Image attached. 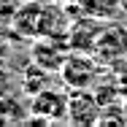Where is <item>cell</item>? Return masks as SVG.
I'll return each instance as SVG.
<instances>
[{
	"mask_svg": "<svg viewBox=\"0 0 127 127\" xmlns=\"http://www.w3.org/2000/svg\"><path fill=\"white\" fill-rule=\"evenodd\" d=\"M68 97L70 95H65L62 89L46 87L30 97V114L43 122H65L68 119Z\"/></svg>",
	"mask_w": 127,
	"mask_h": 127,
	"instance_id": "cell-1",
	"label": "cell"
},
{
	"mask_svg": "<svg viewBox=\"0 0 127 127\" xmlns=\"http://www.w3.org/2000/svg\"><path fill=\"white\" fill-rule=\"evenodd\" d=\"M100 114H103V105L95 95H89L87 89H76L70 92L68 97V119L70 125H95L100 122Z\"/></svg>",
	"mask_w": 127,
	"mask_h": 127,
	"instance_id": "cell-4",
	"label": "cell"
},
{
	"mask_svg": "<svg viewBox=\"0 0 127 127\" xmlns=\"http://www.w3.org/2000/svg\"><path fill=\"white\" fill-rule=\"evenodd\" d=\"M49 70H43L41 65H35V62H30L25 68V73H22V89H25L27 97H32V95H38L41 89H46L49 87Z\"/></svg>",
	"mask_w": 127,
	"mask_h": 127,
	"instance_id": "cell-7",
	"label": "cell"
},
{
	"mask_svg": "<svg viewBox=\"0 0 127 127\" xmlns=\"http://www.w3.org/2000/svg\"><path fill=\"white\" fill-rule=\"evenodd\" d=\"M81 5L89 19H100V22H111L122 14V0H81Z\"/></svg>",
	"mask_w": 127,
	"mask_h": 127,
	"instance_id": "cell-6",
	"label": "cell"
},
{
	"mask_svg": "<svg viewBox=\"0 0 127 127\" xmlns=\"http://www.w3.org/2000/svg\"><path fill=\"white\" fill-rule=\"evenodd\" d=\"M68 54H70V46L68 43H60L51 35H41L30 46V62L41 65L49 73H60L62 65H65V60H68Z\"/></svg>",
	"mask_w": 127,
	"mask_h": 127,
	"instance_id": "cell-2",
	"label": "cell"
},
{
	"mask_svg": "<svg viewBox=\"0 0 127 127\" xmlns=\"http://www.w3.org/2000/svg\"><path fill=\"white\" fill-rule=\"evenodd\" d=\"M60 73H62V78H65L68 87H73V89H87L95 78L100 76V68H97V62H95L92 57H87L84 51H70Z\"/></svg>",
	"mask_w": 127,
	"mask_h": 127,
	"instance_id": "cell-3",
	"label": "cell"
},
{
	"mask_svg": "<svg viewBox=\"0 0 127 127\" xmlns=\"http://www.w3.org/2000/svg\"><path fill=\"white\" fill-rule=\"evenodd\" d=\"M95 54L100 60H119L122 54H127V30L125 27H103L100 35H97V43H95Z\"/></svg>",
	"mask_w": 127,
	"mask_h": 127,
	"instance_id": "cell-5",
	"label": "cell"
}]
</instances>
